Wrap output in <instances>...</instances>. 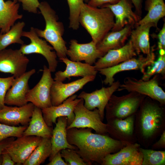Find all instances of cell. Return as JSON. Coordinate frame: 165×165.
Segmentation results:
<instances>
[{
  "label": "cell",
  "mask_w": 165,
  "mask_h": 165,
  "mask_svg": "<svg viewBox=\"0 0 165 165\" xmlns=\"http://www.w3.org/2000/svg\"><path fill=\"white\" fill-rule=\"evenodd\" d=\"M92 130L76 128L67 130L68 143L77 147L76 152L90 165L94 163L101 165L107 155L117 152L127 145L108 134L94 133Z\"/></svg>",
  "instance_id": "obj_1"
},
{
  "label": "cell",
  "mask_w": 165,
  "mask_h": 165,
  "mask_svg": "<svg viewBox=\"0 0 165 165\" xmlns=\"http://www.w3.org/2000/svg\"><path fill=\"white\" fill-rule=\"evenodd\" d=\"M165 105L146 96L135 114L137 142L148 148L165 130Z\"/></svg>",
  "instance_id": "obj_2"
},
{
  "label": "cell",
  "mask_w": 165,
  "mask_h": 165,
  "mask_svg": "<svg viewBox=\"0 0 165 165\" xmlns=\"http://www.w3.org/2000/svg\"><path fill=\"white\" fill-rule=\"evenodd\" d=\"M79 21L90 35L92 40L97 44L111 30L115 19L109 8L94 7L84 3L81 9Z\"/></svg>",
  "instance_id": "obj_3"
},
{
  "label": "cell",
  "mask_w": 165,
  "mask_h": 165,
  "mask_svg": "<svg viewBox=\"0 0 165 165\" xmlns=\"http://www.w3.org/2000/svg\"><path fill=\"white\" fill-rule=\"evenodd\" d=\"M38 8L44 19L45 27L43 30L35 28L37 34L51 45L59 59L67 57L68 49L63 37L64 31L63 23L58 21L56 12L47 2H41Z\"/></svg>",
  "instance_id": "obj_4"
},
{
  "label": "cell",
  "mask_w": 165,
  "mask_h": 165,
  "mask_svg": "<svg viewBox=\"0 0 165 165\" xmlns=\"http://www.w3.org/2000/svg\"><path fill=\"white\" fill-rule=\"evenodd\" d=\"M146 97L134 92H130L121 96L113 94L105 108L106 120L123 119L135 114Z\"/></svg>",
  "instance_id": "obj_5"
},
{
  "label": "cell",
  "mask_w": 165,
  "mask_h": 165,
  "mask_svg": "<svg viewBox=\"0 0 165 165\" xmlns=\"http://www.w3.org/2000/svg\"><path fill=\"white\" fill-rule=\"evenodd\" d=\"M22 36L29 39L30 42L28 44L21 45L19 49L21 53L25 55L32 53L42 55L46 59L51 72H55L58 64L57 57L55 51H53L54 50L53 47L38 36L34 27H31L29 31H24Z\"/></svg>",
  "instance_id": "obj_6"
},
{
  "label": "cell",
  "mask_w": 165,
  "mask_h": 165,
  "mask_svg": "<svg viewBox=\"0 0 165 165\" xmlns=\"http://www.w3.org/2000/svg\"><path fill=\"white\" fill-rule=\"evenodd\" d=\"M158 79V75H154L152 79L146 81L128 77L124 79L123 83L120 85L117 90H126L129 92H137L165 105V92L160 86Z\"/></svg>",
  "instance_id": "obj_7"
},
{
  "label": "cell",
  "mask_w": 165,
  "mask_h": 165,
  "mask_svg": "<svg viewBox=\"0 0 165 165\" xmlns=\"http://www.w3.org/2000/svg\"><path fill=\"white\" fill-rule=\"evenodd\" d=\"M84 101H81L75 107L74 111L75 118L72 122L67 126L66 129L72 128H90L96 133L107 134L106 124L103 123L98 110L95 108L90 110L84 106Z\"/></svg>",
  "instance_id": "obj_8"
},
{
  "label": "cell",
  "mask_w": 165,
  "mask_h": 165,
  "mask_svg": "<svg viewBox=\"0 0 165 165\" xmlns=\"http://www.w3.org/2000/svg\"><path fill=\"white\" fill-rule=\"evenodd\" d=\"M154 48V46L151 48L150 53L146 57L139 55L138 57H133L116 65L99 70L98 71L99 73L105 77L103 81L104 83L111 85L114 82L115 75L122 71L138 70L144 74L145 68L152 64L155 60Z\"/></svg>",
  "instance_id": "obj_9"
},
{
  "label": "cell",
  "mask_w": 165,
  "mask_h": 165,
  "mask_svg": "<svg viewBox=\"0 0 165 165\" xmlns=\"http://www.w3.org/2000/svg\"><path fill=\"white\" fill-rule=\"evenodd\" d=\"M51 72L46 66H43L42 76L37 84L30 89L26 95L28 102L32 103L41 109L52 106L50 97L51 89L54 81Z\"/></svg>",
  "instance_id": "obj_10"
},
{
  "label": "cell",
  "mask_w": 165,
  "mask_h": 165,
  "mask_svg": "<svg viewBox=\"0 0 165 165\" xmlns=\"http://www.w3.org/2000/svg\"><path fill=\"white\" fill-rule=\"evenodd\" d=\"M135 114L124 119L107 120L106 131L112 138L127 144L137 142L134 131Z\"/></svg>",
  "instance_id": "obj_11"
},
{
  "label": "cell",
  "mask_w": 165,
  "mask_h": 165,
  "mask_svg": "<svg viewBox=\"0 0 165 165\" xmlns=\"http://www.w3.org/2000/svg\"><path fill=\"white\" fill-rule=\"evenodd\" d=\"M29 62L20 49H5L0 51V72L10 73L15 78L26 72Z\"/></svg>",
  "instance_id": "obj_12"
},
{
  "label": "cell",
  "mask_w": 165,
  "mask_h": 165,
  "mask_svg": "<svg viewBox=\"0 0 165 165\" xmlns=\"http://www.w3.org/2000/svg\"><path fill=\"white\" fill-rule=\"evenodd\" d=\"M120 85V82L117 81L114 82L109 87H103L91 93L82 91L77 96V97L83 99L84 105L87 109L92 110L97 108L103 121L106 106L111 96L114 92L117 90Z\"/></svg>",
  "instance_id": "obj_13"
},
{
  "label": "cell",
  "mask_w": 165,
  "mask_h": 165,
  "mask_svg": "<svg viewBox=\"0 0 165 165\" xmlns=\"http://www.w3.org/2000/svg\"><path fill=\"white\" fill-rule=\"evenodd\" d=\"M42 138L33 136L17 138L3 152L8 153L17 165L23 164L41 142Z\"/></svg>",
  "instance_id": "obj_14"
},
{
  "label": "cell",
  "mask_w": 165,
  "mask_h": 165,
  "mask_svg": "<svg viewBox=\"0 0 165 165\" xmlns=\"http://www.w3.org/2000/svg\"><path fill=\"white\" fill-rule=\"evenodd\" d=\"M132 4L131 0H119L116 3L101 7L109 8L114 15L115 23L112 31L119 30L127 25L134 28L141 20V16L133 11Z\"/></svg>",
  "instance_id": "obj_15"
},
{
  "label": "cell",
  "mask_w": 165,
  "mask_h": 165,
  "mask_svg": "<svg viewBox=\"0 0 165 165\" xmlns=\"http://www.w3.org/2000/svg\"><path fill=\"white\" fill-rule=\"evenodd\" d=\"M138 142L127 144L115 153L107 155L101 165H141L143 155Z\"/></svg>",
  "instance_id": "obj_16"
},
{
  "label": "cell",
  "mask_w": 165,
  "mask_h": 165,
  "mask_svg": "<svg viewBox=\"0 0 165 165\" xmlns=\"http://www.w3.org/2000/svg\"><path fill=\"white\" fill-rule=\"evenodd\" d=\"M96 76H89L64 83L62 82L54 81L51 86L50 92L52 106L61 104L69 97L82 89L88 82L94 81Z\"/></svg>",
  "instance_id": "obj_17"
},
{
  "label": "cell",
  "mask_w": 165,
  "mask_h": 165,
  "mask_svg": "<svg viewBox=\"0 0 165 165\" xmlns=\"http://www.w3.org/2000/svg\"><path fill=\"white\" fill-rule=\"evenodd\" d=\"M77 95L74 94L57 106L41 109L44 119L46 124L52 127L56 123L57 119L61 116L67 117L68 126L73 121L75 118L74 111L75 108L81 98L78 99Z\"/></svg>",
  "instance_id": "obj_18"
},
{
  "label": "cell",
  "mask_w": 165,
  "mask_h": 165,
  "mask_svg": "<svg viewBox=\"0 0 165 165\" xmlns=\"http://www.w3.org/2000/svg\"><path fill=\"white\" fill-rule=\"evenodd\" d=\"M35 107L30 102L21 106L5 105L0 109V123L12 126H28Z\"/></svg>",
  "instance_id": "obj_19"
},
{
  "label": "cell",
  "mask_w": 165,
  "mask_h": 165,
  "mask_svg": "<svg viewBox=\"0 0 165 165\" xmlns=\"http://www.w3.org/2000/svg\"><path fill=\"white\" fill-rule=\"evenodd\" d=\"M35 72V69H32L14 79L12 85L6 94L5 104L21 106L28 103L26 95L30 90L28 81Z\"/></svg>",
  "instance_id": "obj_20"
},
{
  "label": "cell",
  "mask_w": 165,
  "mask_h": 165,
  "mask_svg": "<svg viewBox=\"0 0 165 165\" xmlns=\"http://www.w3.org/2000/svg\"><path fill=\"white\" fill-rule=\"evenodd\" d=\"M70 44L67 55L72 61H84L85 63L92 65L97 59L104 56L97 49V44L92 40L87 43H79L76 39H72Z\"/></svg>",
  "instance_id": "obj_21"
},
{
  "label": "cell",
  "mask_w": 165,
  "mask_h": 165,
  "mask_svg": "<svg viewBox=\"0 0 165 165\" xmlns=\"http://www.w3.org/2000/svg\"><path fill=\"white\" fill-rule=\"evenodd\" d=\"M137 54L130 40L123 47L111 50L99 58L94 63L95 69L99 70L116 65L136 57Z\"/></svg>",
  "instance_id": "obj_22"
},
{
  "label": "cell",
  "mask_w": 165,
  "mask_h": 165,
  "mask_svg": "<svg viewBox=\"0 0 165 165\" xmlns=\"http://www.w3.org/2000/svg\"><path fill=\"white\" fill-rule=\"evenodd\" d=\"M59 59L66 65L65 70L59 71L55 74V81L63 82L67 78L69 79L71 77L81 76L82 77L89 76H96L97 73L94 66L80 61H75L67 57Z\"/></svg>",
  "instance_id": "obj_23"
},
{
  "label": "cell",
  "mask_w": 165,
  "mask_h": 165,
  "mask_svg": "<svg viewBox=\"0 0 165 165\" xmlns=\"http://www.w3.org/2000/svg\"><path fill=\"white\" fill-rule=\"evenodd\" d=\"M67 117L61 116L57 119L56 126L53 129L50 138L52 144V152L49 157L50 161L58 152L65 148L76 150V146L69 144L67 140V129L68 126Z\"/></svg>",
  "instance_id": "obj_24"
},
{
  "label": "cell",
  "mask_w": 165,
  "mask_h": 165,
  "mask_svg": "<svg viewBox=\"0 0 165 165\" xmlns=\"http://www.w3.org/2000/svg\"><path fill=\"white\" fill-rule=\"evenodd\" d=\"M133 28L132 26L127 25L119 30L109 31L97 44V49L104 55L110 50L123 47Z\"/></svg>",
  "instance_id": "obj_25"
},
{
  "label": "cell",
  "mask_w": 165,
  "mask_h": 165,
  "mask_svg": "<svg viewBox=\"0 0 165 165\" xmlns=\"http://www.w3.org/2000/svg\"><path fill=\"white\" fill-rule=\"evenodd\" d=\"M19 7L20 4L16 0H0L1 33L7 32L17 20L22 19L23 16L19 13Z\"/></svg>",
  "instance_id": "obj_26"
},
{
  "label": "cell",
  "mask_w": 165,
  "mask_h": 165,
  "mask_svg": "<svg viewBox=\"0 0 165 165\" xmlns=\"http://www.w3.org/2000/svg\"><path fill=\"white\" fill-rule=\"evenodd\" d=\"M152 27H156L154 24L148 23L137 26L132 29L130 40L137 55L141 53L146 55L150 53L149 32Z\"/></svg>",
  "instance_id": "obj_27"
},
{
  "label": "cell",
  "mask_w": 165,
  "mask_h": 165,
  "mask_svg": "<svg viewBox=\"0 0 165 165\" xmlns=\"http://www.w3.org/2000/svg\"><path fill=\"white\" fill-rule=\"evenodd\" d=\"M52 127H49L43 118L42 109L35 106L31 120L23 136H33L42 138H51Z\"/></svg>",
  "instance_id": "obj_28"
},
{
  "label": "cell",
  "mask_w": 165,
  "mask_h": 165,
  "mask_svg": "<svg viewBox=\"0 0 165 165\" xmlns=\"http://www.w3.org/2000/svg\"><path fill=\"white\" fill-rule=\"evenodd\" d=\"M145 9L148 12L147 14L141 19L135 27L148 23H152L157 28L159 21L165 16V4L164 0H146Z\"/></svg>",
  "instance_id": "obj_29"
},
{
  "label": "cell",
  "mask_w": 165,
  "mask_h": 165,
  "mask_svg": "<svg viewBox=\"0 0 165 165\" xmlns=\"http://www.w3.org/2000/svg\"><path fill=\"white\" fill-rule=\"evenodd\" d=\"M52 152L50 138H42L24 165H39L50 156Z\"/></svg>",
  "instance_id": "obj_30"
},
{
  "label": "cell",
  "mask_w": 165,
  "mask_h": 165,
  "mask_svg": "<svg viewBox=\"0 0 165 165\" xmlns=\"http://www.w3.org/2000/svg\"><path fill=\"white\" fill-rule=\"evenodd\" d=\"M25 23L23 21L15 23L7 32L0 33V51L6 48L12 44L21 45L24 44L22 39L23 29Z\"/></svg>",
  "instance_id": "obj_31"
},
{
  "label": "cell",
  "mask_w": 165,
  "mask_h": 165,
  "mask_svg": "<svg viewBox=\"0 0 165 165\" xmlns=\"http://www.w3.org/2000/svg\"><path fill=\"white\" fill-rule=\"evenodd\" d=\"M139 150L142 154L141 165H165V151L143 148Z\"/></svg>",
  "instance_id": "obj_32"
},
{
  "label": "cell",
  "mask_w": 165,
  "mask_h": 165,
  "mask_svg": "<svg viewBox=\"0 0 165 165\" xmlns=\"http://www.w3.org/2000/svg\"><path fill=\"white\" fill-rule=\"evenodd\" d=\"M67 1L69 9V27L77 30L79 27V16L84 0H67Z\"/></svg>",
  "instance_id": "obj_33"
},
{
  "label": "cell",
  "mask_w": 165,
  "mask_h": 165,
  "mask_svg": "<svg viewBox=\"0 0 165 165\" xmlns=\"http://www.w3.org/2000/svg\"><path fill=\"white\" fill-rule=\"evenodd\" d=\"M148 69L144 74L142 79L148 80L155 75L160 74L163 78L165 74V54H159L156 60L148 66Z\"/></svg>",
  "instance_id": "obj_34"
},
{
  "label": "cell",
  "mask_w": 165,
  "mask_h": 165,
  "mask_svg": "<svg viewBox=\"0 0 165 165\" xmlns=\"http://www.w3.org/2000/svg\"><path fill=\"white\" fill-rule=\"evenodd\" d=\"M27 126H12L0 123V142L10 137L18 138L23 136Z\"/></svg>",
  "instance_id": "obj_35"
},
{
  "label": "cell",
  "mask_w": 165,
  "mask_h": 165,
  "mask_svg": "<svg viewBox=\"0 0 165 165\" xmlns=\"http://www.w3.org/2000/svg\"><path fill=\"white\" fill-rule=\"evenodd\" d=\"M61 153L68 165H90L84 162L75 150L65 148L61 151Z\"/></svg>",
  "instance_id": "obj_36"
},
{
  "label": "cell",
  "mask_w": 165,
  "mask_h": 165,
  "mask_svg": "<svg viewBox=\"0 0 165 165\" xmlns=\"http://www.w3.org/2000/svg\"><path fill=\"white\" fill-rule=\"evenodd\" d=\"M15 78L13 76L0 77V109L5 105V99L6 94L11 87Z\"/></svg>",
  "instance_id": "obj_37"
},
{
  "label": "cell",
  "mask_w": 165,
  "mask_h": 165,
  "mask_svg": "<svg viewBox=\"0 0 165 165\" xmlns=\"http://www.w3.org/2000/svg\"><path fill=\"white\" fill-rule=\"evenodd\" d=\"M21 2L23 9L29 13H38V9L40 2L38 0H16Z\"/></svg>",
  "instance_id": "obj_38"
},
{
  "label": "cell",
  "mask_w": 165,
  "mask_h": 165,
  "mask_svg": "<svg viewBox=\"0 0 165 165\" xmlns=\"http://www.w3.org/2000/svg\"><path fill=\"white\" fill-rule=\"evenodd\" d=\"M158 39V49L165 50V23L164 22L162 29L157 35Z\"/></svg>",
  "instance_id": "obj_39"
},
{
  "label": "cell",
  "mask_w": 165,
  "mask_h": 165,
  "mask_svg": "<svg viewBox=\"0 0 165 165\" xmlns=\"http://www.w3.org/2000/svg\"><path fill=\"white\" fill-rule=\"evenodd\" d=\"M119 0H90L87 4L89 6L96 7H101L106 4L116 3Z\"/></svg>",
  "instance_id": "obj_40"
},
{
  "label": "cell",
  "mask_w": 165,
  "mask_h": 165,
  "mask_svg": "<svg viewBox=\"0 0 165 165\" xmlns=\"http://www.w3.org/2000/svg\"><path fill=\"white\" fill-rule=\"evenodd\" d=\"M151 149L158 150L165 148V130L160 136L159 139L151 146Z\"/></svg>",
  "instance_id": "obj_41"
},
{
  "label": "cell",
  "mask_w": 165,
  "mask_h": 165,
  "mask_svg": "<svg viewBox=\"0 0 165 165\" xmlns=\"http://www.w3.org/2000/svg\"><path fill=\"white\" fill-rule=\"evenodd\" d=\"M46 165H68L62 159L61 151L58 152Z\"/></svg>",
  "instance_id": "obj_42"
},
{
  "label": "cell",
  "mask_w": 165,
  "mask_h": 165,
  "mask_svg": "<svg viewBox=\"0 0 165 165\" xmlns=\"http://www.w3.org/2000/svg\"><path fill=\"white\" fill-rule=\"evenodd\" d=\"M2 154V165H14L16 164L8 153L3 152Z\"/></svg>",
  "instance_id": "obj_43"
},
{
  "label": "cell",
  "mask_w": 165,
  "mask_h": 165,
  "mask_svg": "<svg viewBox=\"0 0 165 165\" xmlns=\"http://www.w3.org/2000/svg\"><path fill=\"white\" fill-rule=\"evenodd\" d=\"M135 9V12L141 16L142 13V3L143 0H131Z\"/></svg>",
  "instance_id": "obj_44"
},
{
  "label": "cell",
  "mask_w": 165,
  "mask_h": 165,
  "mask_svg": "<svg viewBox=\"0 0 165 165\" xmlns=\"http://www.w3.org/2000/svg\"><path fill=\"white\" fill-rule=\"evenodd\" d=\"M14 137H10L4 139L0 142V155L14 139Z\"/></svg>",
  "instance_id": "obj_45"
},
{
  "label": "cell",
  "mask_w": 165,
  "mask_h": 165,
  "mask_svg": "<svg viewBox=\"0 0 165 165\" xmlns=\"http://www.w3.org/2000/svg\"><path fill=\"white\" fill-rule=\"evenodd\" d=\"M2 154L0 155V165H2Z\"/></svg>",
  "instance_id": "obj_46"
},
{
  "label": "cell",
  "mask_w": 165,
  "mask_h": 165,
  "mask_svg": "<svg viewBox=\"0 0 165 165\" xmlns=\"http://www.w3.org/2000/svg\"><path fill=\"white\" fill-rule=\"evenodd\" d=\"M90 0H84V2H86V3H87Z\"/></svg>",
  "instance_id": "obj_47"
},
{
  "label": "cell",
  "mask_w": 165,
  "mask_h": 165,
  "mask_svg": "<svg viewBox=\"0 0 165 165\" xmlns=\"http://www.w3.org/2000/svg\"></svg>",
  "instance_id": "obj_48"
}]
</instances>
